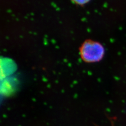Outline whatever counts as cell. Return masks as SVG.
I'll list each match as a JSON object with an SVG mask.
<instances>
[{"mask_svg":"<svg viewBox=\"0 0 126 126\" xmlns=\"http://www.w3.org/2000/svg\"><path fill=\"white\" fill-rule=\"evenodd\" d=\"M79 54L82 60L87 63L99 62L103 58L105 49L100 43L87 39L79 47Z\"/></svg>","mask_w":126,"mask_h":126,"instance_id":"6da1fadb","label":"cell"},{"mask_svg":"<svg viewBox=\"0 0 126 126\" xmlns=\"http://www.w3.org/2000/svg\"><path fill=\"white\" fill-rule=\"evenodd\" d=\"M72 2L78 5L83 6L89 2L91 0H71Z\"/></svg>","mask_w":126,"mask_h":126,"instance_id":"7a4b0ae2","label":"cell"}]
</instances>
